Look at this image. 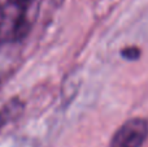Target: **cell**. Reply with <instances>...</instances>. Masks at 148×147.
Here are the masks:
<instances>
[{
    "label": "cell",
    "mask_w": 148,
    "mask_h": 147,
    "mask_svg": "<svg viewBox=\"0 0 148 147\" xmlns=\"http://www.w3.org/2000/svg\"><path fill=\"white\" fill-rule=\"evenodd\" d=\"M148 138V121L143 117H133L114 132L109 147H142Z\"/></svg>",
    "instance_id": "2"
},
{
    "label": "cell",
    "mask_w": 148,
    "mask_h": 147,
    "mask_svg": "<svg viewBox=\"0 0 148 147\" xmlns=\"http://www.w3.org/2000/svg\"><path fill=\"white\" fill-rule=\"evenodd\" d=\"M40 0H7L0 12V43H17L27 36L39 13Z\"/></svg>",
    "instance_id": "1"
},
{
    "label": "cell",
    "mask_w": 148,
    "mask_h": 147,
    "mask_svg": "<svg viewBox=\"0 0 148 147\" xmlns=\"http://www.w3.org/2000/svg\"><path fill=\"white\" fill-rule=\"evenodd\" d=\"M1 5H3V4H1V3H0V12H1Z\"/></svg>",
    "instance_id": "5"
},
{
    "label": "cell",
    "mask_w": 148,
    "mask_h": 147,
    "mask_svg": "<svg viewBox=\"0 0 148 147\" xmlns=\"http://www.w3.org/2000/svg\"><path fill=\"white\" fill-rule=\"evenodd\" d=\"M121 55H122L126 60L134 61V60H136L139 56H140V51H139V48H136V47H131L130 46V47L123 48L122 51H121Z\"/></svg>",
    "instance_id": "4"
},
{
    "label": "cell",
    "mask_w": 148,
    "mask_h": 147,
    "mask_svg": "<svg viewBox=\"0 0 148 147\" xmlns=\"http://www.w3.org/2000/svg\"><path fill=\"white\" fill-rule=\"evenodd\" d=\"M23 111V103L18 98H13L0 108V130L9 124L10 121L16 120Z\"/></svg>",
    "instance_id": "3"
}]
</instances>
